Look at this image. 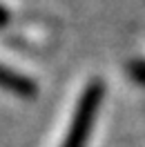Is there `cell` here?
<instances>
[{
    "instance_id": "2",
    "label": "cell",
    "mask_w": 145,
    "mask_h": 147,
    "mask_svg": "<svg viewBox=\"0 0 145 147\" xmlns=\"http://www.w3.org/2000/svg\"><path fill=\"white\" fill-rule=\"evenodd\" d=\"M0 87L9 89V92H16V94H31L34 92V85L29 83L25 76L11 71L7 67L0 65Z\"/></svg>"
},
{
    "instance_id": "1",
    "label": "cell",
    "mask_w": 145,
    "mask_h": 147,
    "mask_svg": "<svg viewBox=\"0 0 145 147\" xmlns=\"http://www.w3.org/2000/svg\"><path fill=\"white\" fill-rule=\"evenodd\" d=\"M100 100H103V85L100 83L87 85V89L83 92L81 100H78V107L74 111V118L69 123V129H67L60 147H85L89 131L96 123V116H98Z\"/></svg>"
}]
</instances>
